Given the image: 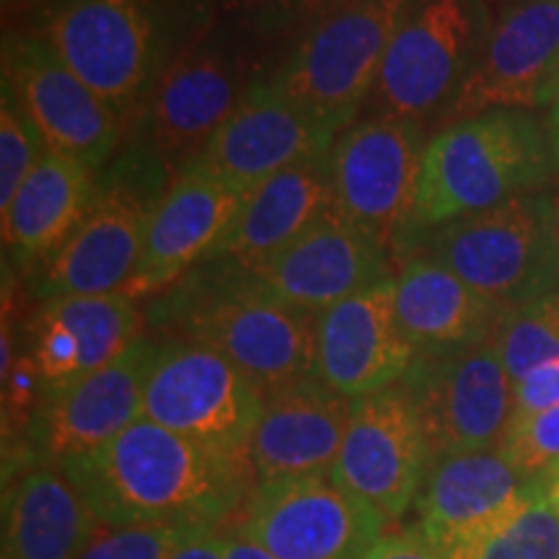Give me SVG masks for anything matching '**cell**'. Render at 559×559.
Listing matches in <instances>:
<instances>
[{
  "instance_id": "1",
  "label": "cell",
  "mask_w": 559,
  "mask_h": 559,
  "mask_svg": "<svg viewBox=\"0 0 559 559\" xmlns=\"http://www.w3.org/2000/svg\"><path fill=\"white\" fill-rule=\"evenodd\" d=\"M60 469L107 528H218L257 487L249 464L215 456L145 417Z\"/></svg>"
},
{
  "instance_id": "2",
  "label": "cell",
  "mask_w": 559,
  "mask_h": 559,
  "mask_svg": "<svg viewBox=\"0 0 559 559\" xmlns=\"http://www.w3.org/2000/svg\"><path fill=\"white\" fill-rule=\"evenodd\" d=\"M26 32L45 39L124 122L221 19V0H47Z\"/></svg>"
},
{
  "instance_id": "3",
  "label": "cell",
  "mask_w": 559,
  "mask_h": 559,
  "mask_svg": "<svg viewBox=\"0 0 559 559\" xmlns=\"http://www.w3.org/2000/svg\"><path fill=\"white\" fill-rule=\"evenodd\" d=\"M148 319L174 337L213 347L260 394L313 376V313L272 296L254 270L210 257L153 296Z\"/></svg>"
},
{
  "instance_id": "4",
  "label": "cell",
  "mask_w": 559,
  "mask_h": 559,
  "mask_svg": "<svg viewBox=\"0 0 559 559\" xmlns=\"http://www.w3.org/2000/svg\"><path fill=\"white\" fill-rule=\"evenodd\" d=\"M555 177L547 124L534 111L492 109L449 122L425 145L412 228L436 230L521 194L549 190Z\"/></svg>"
},
{
  "instance_id": "5",
  "label": "cell",
  "mask_w": 559,
  "mask_h": 559,
  "mask_svg": "<svg viewBox=\"0 0 559 559\" xmlns=\"http://www.w3.org/2000/svg\"><path fill=\"white\" fill-rule=\"evenodd\" d=\"M283 58L277 37L221 13L213 32L174 66L128 124V143L151 151L174 177L192 166L210 138L267 81Z\"/></svg>"
},
{
  "instance_id": "6",
  "label": "cell",
  "mask_w": 559,
  "mask_h": 559,
  "mask_svg": "<svg viewBox=\"0 0 559 559\" xmlns=\"http://www.w3.org/2000/svg\"><path fill=\"white\" fill-rule=\"evenodd\" d=\"M174 181L160 158L140 145L124 148L104 166L88 213L68 241L41 264L37 296L124 293L143 257L153 210Z\"/></svg>"
},
{
  "instance_id": "7",
  "label": "cell",
  "mask_w": 559,
  "mask_h": 559,
  "mask_svg": "<svg viewBox=\"0 0 559 559\" xmlns=\"http://www.w3.org/2000/svg\"><path fill=\"white\" fill-rule=\"evenodd\" d=\"M412 0H340L298 34L275 83L342 135L358 122Z\"/></svg>"
},
{
  "instance_id": "8",
  "label": "cell",
  "mask_w": 559,
  "mask_h": 559,
  "mask_svg": "<svg viewBox=\"0 0 559 559\" xmlns=\"http://www.w3.org/2000/svg\"><path fill=\"white\" fill-rule=\"evenodd\" d=\"M555 194L539 190L430 230L428 254L506 313L559 288Z\"/></svg>"
},
{
  "instance_id": "9",
  "label": "cell",
  "mask_w": 559,
  "mask_h": 559,
  "mask_svg": "<svg viewBox=\"0 0 559 559\" xmlns=\"http://www.w3.org/2000/svg\"><path fill=\"white\" fill-rule=\"evenodd\" d=\"M492 21L489 0H412L370 91L373 117L445 120L477 68Z\"/></svg>"
},
{
  "instance_id": "10",
  "label": "cell",
  "mask_w": 559,
  "mask_h": 559,
  "mask_svg": "<svg viewBox=\"0 0 559 559\" xmlns=\"http://www.w3.org/2000/svg\"><path fill=\"white\" fill-rule=\"evenodd\" d=\"M264 396L234 362L185 337L158 340L143 394V417L236 464L249 443Z\"/></svg>"
},
{
  "instance_id": "11",
  "label": "cell",
  "mask_w": 559,
  "mask_h": 559,
  "mask_svg": "<svg viewBox=\"0 0 559 559\" xmlns=\"http://www.w3.org/2000/svg\"><path fill=\"white\" fill-rule=\"evenodd\" d=\"M415 404L432 459L500 449L515 415V386L495 342L417 353L400 381Z\"/></svg>"
},
{
  "instance_id": "12",
  "label": "cell",
  "mask_w": 559,
  "mask_h": 559,
  "mask_svg": "<svg viewBox=\"0 0 559 559\" xmlns=\"http://www.w3.org/2000/svg\"><path fill=\"white\" fill-rule=\"evenodd\" d=\"M3 83L47 151L102 171L128 143V122L37 34H5Z\"/></svg>"
},
{
  "instance_id": "13",
  "label": "cell",
  "mask_w": 559,
  "mask_h": 559,
  "mask_svg": "<svg viewBox=\"0 0 559 559\" xmlns=\"http://www.w3.org/2000/svg\"><path fill=\"white\" fill-rule=\"evenodd\" d=\"M425 124L366 117L332 145L334 207L383 249L412 228Z\"/></svg>"
},
{
  "instance_id": "14",
  "label": "cell",
  "mask_w": 559,
  "mask_h": 559,
  "mask_svg": "<svg viewBox=\"0 0 559 559\" xmlns=\"http://www.w3.org/2000/svg\"><path fill=\"white\" fill-rule=\"evenodd\" d=\"M386 523L332 474H319L257 485L241 528L275 559H360Z\"/></svg>"
},
{
  "instance_id": "15",
  "label": "cell",
  "mask_w": 559,
  "mask_h": 559,
  "mask_svg": "<svg viewBox=\"0 0 559 559\" xmlns=\"http://www.w3.org/2000/svg\"><path fill=\"white\" fill-rule=\"evenodd\" d=\"M432 464L423 423L402 383L353 400L332 477L389 523L415 508Z\"/></svg>"
},
{
  "instance_id": "16",
  "label": "cell",
  "mask_w": 559,
  "mask_h": 559,
  "mask_svg": "<svg viewBox=\"0 0 559 559\" xmlns=\"http://www.w3.org/2000/svg\"><path fill=\"white\" fill-rule=\"evenodd\" d=\"M156 349L158 340L143 334L109 366L41 396L26 425V466H62L86 456L143 417L145 381Z\"/></svg>"
},
{
  "instance_id": "17",
  "label": "cell",
  "mask_w": 559,
  "mask_h": 559,
  "mask_svg": "<svg viewBox=\"0 0 559 559\" xmlns=\"http://www.w3.org/2000/svg\"><path fill=\"white\" fill-rule=\"evenodd\" d=\"M559 81V0H519L495 13L477 68L445 120L492 109H547Z\"/></svg>"
},
{
  "instance_id": "18",
  "label": "cell",
  "mask_w": 559,
  "mask_h": 559,
  "mask_svg": "<svg viewBox=\"0 0 559 559\" xmlns=\"http://www.w3.org/2000/svg\"><path fill=\"white\" fill-rule=\"evenodd\" d=\"M415 358L396 317L394 275L313 319V376L349 400L396 386Z\"/></svg>"
},
{
  "instance_id": "19",
  "label": "cell",
  "mask_w": 559,
  "mask_h": 559,
  "mask_svg": "<svg viewBox=\"0 0 559 559\" xmlns=\"http://www.w3.org/2000/svg\"><path fill=\"white\" fill-rule=\"evenodd\" d=\"M340 135L293 102L275 79L257 83L194 164L251 192L298 160L330 151Z\"/></svg>"
},
{
  "instance_id": "20",
  "label": "cell",
  "mask_w": 559,
  "mask_h": 559,
  "mask_svg": "<svg viewBox=\"0 0 559 559\" xmlns=\"http://www.w3.org/2000/svg\"><path fill=\"white\" fill-rule=\"evenodd\" d=\"M247 190L192 164L177 174L153 210L143 257L128 296H158L205 262L247 200Z\"/></svg>"
},
{
  "instance_id": "21",
  "label": "cell",
  "mask_w": 559,
  "mask_h": 559,
  "mask_svg": "<svg viewBox=\"0 0 559 559\" xmlns=\"http://www.w3.org/2000/svg\"><path fill=\"white\" fill-rule=\"evenodd\" d=\"M272 296L317 313L391 277L386 249L342 218L337 207L288 249L254 270Z\"/></svg>"
},
{
  "instance_id": "22",
  "label": "cell",
  "mask_w": 559,
  "mask_h": 559,
  "mask_svg": "<svg viewBox=\"0 0 559 559\" xmlns=\"http://www.w3.org/2000/svg\"><path fill=\"white\" fill-rule=\"evenodd\" d=\"M534 479L523 477L500 449L432 459L415 502L412 531L451 557L506 515Z\"/></svg>"
},
{
  "instance_id": "23",
  "label": "cell",
  "mask_w": 559,
  "mask_h": 559,
  "mask_svg": "<svg viewBox=\"0 0 559 559\" xmlns=\"http://www.w3.org/2000/svg\"><path fill=\"white\" fill-rule=\"evenodd\" d=\"M353 412V400L317 376L264 400L249 443L257 485L332 474Z\"/></svg>"
},
{
  "instance_id": "24",
  "label": "cell",
  "mask_w": 559,
  "mask_h": 559,
  "mask_svg": "<svg viewBox=\"0 0 559 559\" xmlns=\"http://www.w3.org/2000/svg\"><path fill=\"white\" fill-rule=\"evenodd\" d=\"M334 210L332 148L298 160L254 187L210 257L262 267ZM207 257V260H210Z\"/></svg>"
},
{
  "instance_id": "25",
  "label": "cell",
  "mask_w": 559,
  "mask_h": 559,
  "mask_svg": "<svg viewBox=\"0 0 559 559\" xmlns=\"http://www.w3.org/2000/svg\"><path fill=\"white\" fill-rule=\"evenodd\" d=\"M99 519L60 466H26L3 492V559H81Z\"/></svg>"
},
{
  "instance_id": "26",
  "label": "cell",
  "mask_w": 559,
  "mask_h": 559,
  "mask_svg": "<svg viewBox=\"0 0 559 559\" xmlns=\"http://www.w3.org/2000/svg\"><path fill=\"white\" fill-rule=\"evenodd\" d=\"M99 174L79 158L47 151L0 213L5 257L24 270L50 260L88 213Z\"/></svg>"
},
{
  "instance_id": "27",
  "label": "cell",
  "mask_w": 559,
  "mask_h": 559,
  "mask_svg": "<svg viewBox=\"0 0 559 559\" xmlns=\"http://www.w3.org/2000/svg\"><path fill=\"white\" fill-rule=\"evenodd\" d=\"M396 317L417 353L479 345L492 340L502 311L440 264L423 254L394 275Z\"/></svg>"
},
{
  "instance_id": "28",
  "label": "cell",
  "mask_w": 559,
  "mask_h": 559,
  "mask_svg": "<svg viewBox=\"0 0 559 559\" xmlns=\"http://www.w3.org/2000/svg\"><path fill=\"white\" fill-rule=\"evenodd\" d=\"M449 559H559V510L544 477L528 485L523 498L479 531Z\"/></svg>"
},
{
  "instance_id": "29",
  "label": "cell",
  "mask_w": 559,
  "mask_h": 559,
  "mask_svg": "<svg viewBox=\"0 0 559 559\" xmlns=\"http://www.w3.org/2000/svg\"><path fill=\"white\" fill-rule=\"evenodd\" d=\"M492 342L513 383L559 358V288L502 313Z\"/></svg>"
},
{
  "instance_id": "30",
  "label": "cell",
  "mask_w": 559,
  "mask_h": 559,
  "mask_svg": "<svg viewBox=\"0 0 559 559\" xmlns=\"http://www.w3.org/2000/svg\"><path fill=\"white\" fill-rule=\"evenodd\" d=\"M0 96H3L0 99V213H3L47 148L5 83Z\"/></svg>"
},
{
  "instance_id": "31",
  "label": "cell",
  "mask_w": 559,
  "mask_h": 559,
  "mask_svg": "<svg viewBox=\"0 0 559 559\" xmlns=\"http://www.w3.org/2000/svg\"><path fill=\"white\" fill-rule=\"evenodd\" d=\"M500 451L528 479L555 469L559 464V407L510 419Z\"/></svg>"
},
{
  "instance_id": "32",
  "label": "cell",
  "mask_w": 559,
  "mask_h": 559,
  "mask_svg": "<svg viewBox=\"0 0 559 559\" xmlns=\"http://www.w3.org/2000/svg\"><path fill=\"white\" fill-rule=\"evenodd\" d=\"M200 531L205 528L181 526V523L132 528L102 526L81 559H171L174 551Z\"/></svg>"
},
{
  "instance_id": "33",
  "label": "cell",
  "mask_w": 559,
  "mask_h": 559,
  "mask_svg": "<svg viewBox=\"0 0 559 559\" xmlns=\"http://www.w3.org/2000/svg\"><path fill=\"white\" fill-rule=\"evenodd\" d=\"M334 3L340 0H221V13L280 39V34H300Z\"/></svg>"
},
{
  "instance_id": "34",
  "label": "cell",
  "mask_w": 559,
  "mask_h": 559,
  "mask_svg": "<svg viewBox=\"0 0 559 559\" xmlns=\"http://www.w3.org/2000/svg\"><path fill=\"white\" fill-rule=\"evenodd\" d=\"M515 386V415H536V412L559 407V358L544 362L523 376Z\"/></svg>"
},
{
  "instance_id": "35",
  "label": "cell",
  "mask_w": 559,
  "mask_h": 559,
  "mask_svg": "<svg viewBox=\"0 0 559 559\" xmlns=\"http://www.w3.org/2000/svg\"><path fill=\"white\" fill-rule=\"evenodd\" d=\"M360 559H449L445 555L417 536L415 531H400V534H383L381 539L370 544Z\"/></svg>"
},
{
  "instance_id": "36",
  "label": "cell",
  "mask_w": 559,
  "mask_h": 559,
  "mask_svg": "<svg viewBox=\"0 0 559 559\" xmlns=\"http://www.w3.org/2000/svg\"><path fill=\"white\" fill-rule=\"evenodd\" d=\"M171 559H223V531L205 528L187 539Z\"/></svg>"
},
{
  "instance_id": "37",
  "label": "cell",
  "mask_w": 559,
  "mask_h": 559,
  "mask_svg": "<svg viewBox=\"0 0 559 559\" xmlns=\"http://www.w3.org/2000/svg\"><path fill=\"white\" fill-rule=\"evenodd\" d=\"M223 559H275L257 544L241 526L223 531Z\"/></svg>"
},
{
  "instance_id": "38",
  "label": "cell",
  "mask_w": 559,
  "mask_h": 559,
  "mask_svg": "<svg viewBox=\"0 0 559 559\" xmlns=\"http://www.w3.org/2000/svg\"><path fill=\"white\" fill-rule=\"evenodd\" d=\"M547 135H549V143H551V153H555V164H557V174H559V81L555 86V94H551V99L547 104Z\"/></svg>"
},
{
  "instance_id": "39",
  "label": "cell",
  "mask_w": 559,
  "mask_h": 559,
  "mask_svg": "<svg viewBox=\"0 0 559 559\" xmlns=\"http://www.w3.org/2000/svg\"><path fill=\"white\" fill-rule=\"evenodd\" d=\"M544 485H547L549 498H551V502H555V508L559 510V464L551 472L544 474Z\"/></svg>"
},
{
  "instance_id": "40",
  "label": "cell",
  "mask_w": 559,
  "mask_h": 559,
  "mask_svg": "<svg viewBox=\"0 0 559 559\" xmlns=\"http://www.w3.org/2000/svg\"><path fill=\"white\" fill-rule=\"evenodd\" d=\"M3 3H5V9H24V11H29V9H34V5L47 3V0H3Z\"/></svg>"
},
{
  "instance_id": "41",
  "label": "cell",
  "mask_w": 559,
  "mask_h": 559,
  "mask_svg": "<svg viewBox=\"0 0 559 559\" xmlns=\"http://www.w3.org/2000/svg\"><path fill=\"white\" fill-rule=\"evenodd\" d=\"M555 215H557V241H559V192L555 194Z\"/></svg>"
},
{
  "instance_id": "42",
  "label": "cell",
  "mask_w": 559,
  "mask_h": 559,
  "mask_svg": "<svg viewBox=\"0 0 559 559\" xmlns=\"http://www.w3.org/2000/svg\"><path fill=\"white\" fill-rule=\"evenodd\" d=\"M489 3H500V5H508V3H519V0H489Z\"/></svg>"
}]
</instances>
